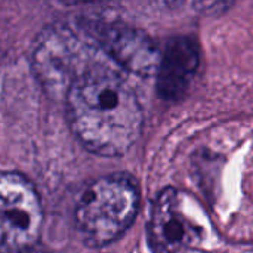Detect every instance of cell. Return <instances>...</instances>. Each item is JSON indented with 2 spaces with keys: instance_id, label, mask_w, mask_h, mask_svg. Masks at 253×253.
<instances>
[{
  "instance_id": "6da1fadb",
  "label": "cell",
  "mask_w": 253,
  "mask_h": 253,
  "mask_svg": "<svg viewBox=\"0 0 253 253\" xmlns=\"http://www.w3.org/2000/svg\"><path fill=\"white\" fill-rule=\"evenodd\" d=\"M64 101L70 129L82 145L96 156H123L142 133L141 102L110 62H95L82 73Z\"/></svg>"
},
{
  "instance_id": "7a4b0ae2",
  "label": "cell",
  "mask_w": 253,
  "mask_h": 253,
  "mask_svg": "<svg viewBox=\"0 0 253 253\" xmlns=\"http://www.w3.org/2000/svg\"><path fill=\"white\" fill-rule=\"evenodd\" d=\"M139 188L127 173H111L89 182L79 194L73 222L80 240L104 248L120 239L135 222Z\"/></svg>"
},
{
  "instance_id": "3957f363",
  "label": "cell",
  "mask_w": 253,
  "mask_h": 253,
  "mask_svg": "<svg viewBox=\"0 0 253 253\" xmlns=\"http://www.w3.org/2000/svg\"><path fill=\"white\" fill-rule=\"evenodd\" d=\"M107 58L82 24L46 25L36 37L31 52L33 73L52 98H64L73 82L95 62ZM108 59V58H107Z\"/></svg>"
},
{
  "instance_id": "277c9868",
  "label": "cell",
  "mask_w": 253,
  "mask_h": 253,
  "mask_svg": "<svg viewBox=\"0 0 253 253\" xmlns=\"http://www.w3.org/2000/svg\"><path fill=\"white\" fill-rule=\"evenodd\" d=\"M43 212L36 187L18 172L0 176L1 253H27L39 240Z\"/></svg>"
},
{
  "instance_id": "5b68a950",
  "label": "cell",
  "mask_w": 253,
  "mask_h": 253,
  "mask_svg": "<svg viewBox=\"0 0 253 253\" xmlns=\"http://www.w3.org/2000/svg\"><path fill=\"white\" fill-rule=\"evenodd\" d=\"M203 225L190 197L181 190L163 188L151 206L147 240L154 253H179L202 242Z\"/></svg>"
},
{
  "instance_id": "8992f818",
  "label": "cell",
  "mask_w": 253,
  "mask_h": 253,
  "mask_svg": "<svg viewBox=\"0 0 253 253\" xmlns=\"http://www.w3.org/2000/svg\"><path fill=\"white\" fill-rule=\"evenodd\" d=\"M82 27L122 70L142 77L157 74L162 52L144 30L122 21H84Z\"/></svg>"
},
{
  "instance_id": "52a82bcc",
  "label": "cell",
  "mask_w": 253,
  "mask_h": 253,
  "mask_svg": "<svg viewBox=\"0 0 253 253\" xmlns=\"http://www.w3.org/2000/svg\"><path fill=\"white\" fill-rule=\"evenodd\" d=\"M199 42L185 34L172 36L160 58L156 89L163 101H179L190 89L200 67Z\"/></svg>"
}]
</instances>
